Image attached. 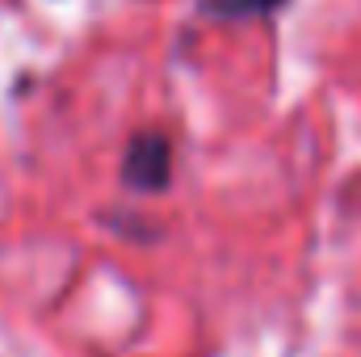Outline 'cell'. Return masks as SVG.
<instances>
[{
	"mask_svg": "<svg viewBox=\"0 0 361 357\" xmlns=\"http://www.w3.org/2000/svg\"><path fill=\"white\" fill-rule=\"evenodd\" d=\"M169 169H173V147H169L164 135L147 131L126 147V181L135 189H164Z\"/></svg>",
	"mask_w": 361,
	"mask_h": 357,
	"instance_id": "cell-1",
	"label": "cell"
},
{
	"mask_svg": "<svg viewBox=\"0 0 361 357\" xmlns=\"http://www.w3.org/2000/svg\"><path fill=\"white\" fill-rule=\"evenodd\" d=\"M286 0H202V13L210 17H227V21H244V17H265L277 13Z\"/></svg>",
	"mask_w": 361,
	"mask_h": 357,
	"instance_id": "cell-2",
	"label": "cell"
}]
</instances>
